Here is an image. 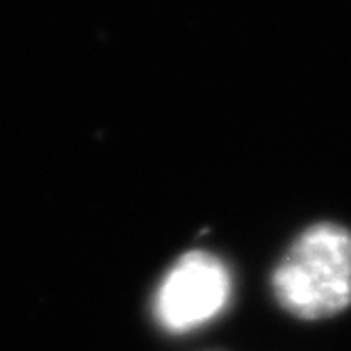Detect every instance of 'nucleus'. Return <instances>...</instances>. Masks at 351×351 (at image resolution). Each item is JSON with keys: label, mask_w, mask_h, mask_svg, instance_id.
Here are the masks:
<instances>
[{"label": "nucleus", "mask_w": 351, "mask_h": 351, "mask_svg": "<svg viewBox=\"0 0 351 351\" xmlns=\"http://www.w3.org/2000/svg\"><path fill=\"white\" fill-rule=\"evenodd\" d=\"M274 297L299 319H324L351 306V233L315 223L290 244L271 276Z\"/></svg>", "instance_id": "nucleus-1"}, {"label": "nucleus", "mask_w": 351, "mask_h": 351, "mask_svg": "<svg viewBox=\"0 0 351 351\" xmlns=\"http://www.w3.org/2000/svg\"><path fill=\"white\" fill-rule=\"evenodd\" d=\"M233 280L228 267L206 251H192L162 278L153 311L167 331H192L213 322L226 308Z\"/></svg>", "instance_id": "nucleus-2"}]
</instances>
